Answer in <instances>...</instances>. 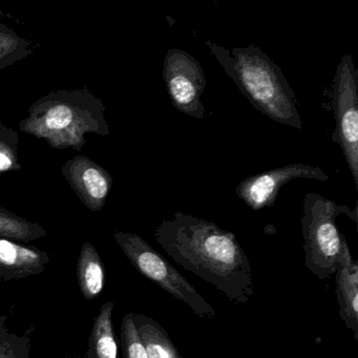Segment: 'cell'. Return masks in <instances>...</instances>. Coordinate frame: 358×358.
Wrapping results in <instances>:
<instances>
[{
  "instance_id": "6da1fadb",
  "label": "cell",
  "mask_w": 358,
  "mask_h": 358,
  "mask_svg": "<svg viewBox=\"0 0 358 358\" xmlns=\"http://www.w3.org/2000/svg\"><path fill=\"white\" fill-rule=\"evenodd\" d=\"M155 238L176 263L213 285L228 301L246 303L255 294L250 262L234 232L178 211L159 224Z\"/></svg>"
},
{
  "instance_id": "7a4b0ae2",
  "label": "cell",
  "mask_w": 358,
  "mask_h": 358,
  "mask_svg": "<svg viewBox=\"0 0 358 358\" xmlns=\"http://www.w3.org/2000/svg\"><path fill=\"white\" fill-rule=\"evenodd\" d=\"M18 129L55 150L76 152L83 150L89 134L106 137L110 133L103 102L87 89L45 94L30 106Z\"/></svg>"
},
{
  "instance_id": "3957f363",
  "label": "cell",
  "mask_w": 358,
  "mask_h": 358,
  "mask_svg": "<svg viewBox=\"0 0 358 358\" xmlns=\"http://www.w3.org/2000/svg\"><path fill=\"white\" fill-rule=\"evenodd\" d=\"M206 47L257 112L280 124L301 129L294 91L267 54L255 45L227 49L207 41Z\"/></svg>"
},
{
  "instance_id": "277c9868",
  "label": "cell",
  "mask_w": 358,
  "mask_h": 358,
  "mask_svg": "<svg viewBox=\"0 0 358 358\" xmlns=\"http://www.w3.org/2000/svg\"><path fill=\"white\" fill-rule=\"evenodd\" d=\"M341 215L357 223V207L352 210L347 205H338L314 192L303 199L301 224L305 266L320 280L330 278L343 261L347 240L336 225Z\"/></svg>"
},
{
  "instance_id": "5b68a950",
  "label": "cell",
  "mask_w": 358,
  "mask_h": 358,
  "mask_svg": "<svg viewBox=\"0 0 358 358\" xmlns=\"http://www.w3.org/2000/svg\"><path fill=\"white\" fill-rule=\"evenodd\" d=\"M115 241L131 265L148 280L175 299L183 301L199 317L215 320L217 312L199 291L141 236L117 231Z\"/></svg>"
},
{
  "instance_id": "8992f818",
  "label": "cell",
  "mask_w": 358,
  "mask_h": 358,
  "mask_svg": "<svg viewBox=\"0 0 358 358\" xmlns=\"http://www.w3.org/2000/svg\"><path fill=\"white\" fill-rule=\"evenodd\" d=\"M332 140L338 144L358 187V71L351 54L341 57L334 77Z\"/></svg>"
},
{
  "instance_id": "52a82bcc",
  "label": "cell",
  "mask_w": 358,
  "mask_h": 358,
  "mask_svg": "<svg viewBox=\"0 0 358 358\" xmlns=\"http://www.w3.org/2000/svg\"><path fill=\"white\" fill-rule=\"evenodd\" d=\"M163 79L173 106L182 114L206 118L202 97L206 77L200 62L187 52L171 49L163 62Z\"/></svg>"
},
{
  "instance_id": "ba28073f",
  "label": "cell",
  "mask_w": 358,
  "mask_h": 358,
  "mask_svg": "<svg viewBox=\"0 0 358 358\" xmlns=\"http://www.w3.org/2000/svg\"><path fill=\"white\" fill-rule=\"evenodd\" d=\"M296 179L324 182L329 179V176L320 167L295 163L250 176L238 184L236 192L247 206L255 211L262 210L273 206L280 188Z\"/></svg>"
},
{
  "instance_id": "9c48e42d",
  "label": "cell",
  "mask_w": 358,
  "mask_h": 358,
  "mask_svg": "<svg viewBox=\"0 0 358 358\" xmlns=\"http://www.w3.org/2000/svg\"><path fill=\"white\" fill-rule=\"evenodd\" d=\"M62 173L79 200L93 213L106 206L113 187V177L103 166L78 155L64 163Z\"/></svg>"
},
{
  "instance_id": "30bf717a",
  "label": "cell",
  "mask_w": 358,
  "mask_h": 358,
  "mask_svg": "<svg viewBox=\"0 0 358 358\" xmlns=\"http://www.w3.org/2000/svg\"><path fill=\"white\" fill-rule=\"evenodd\" d=\"M50 262L51 257L45 251L36 247L18 244L7 238H0L1 280H22L43 273Z\"/></svg>"
},
{
  "instance_id": "8fae6325",
  "label": "cell",
  "mask_w": 358,
  "mask_h": 358,
  "mask_svg": "<svg viewBox=\"0 0 358 358\" xmlns=\"http://www.w3.org/2000/svg\"><path fill=\"white\" fill-rule=\"evenodd\" d=\"M335 282L339 316L358 341V264L352 257L348 243L343 261L335 272Z\"/></svg>"
},
{
  "instance_id": "7c38bea8",
  "label": "cell",
  "mask_w": 358,
  "mask_h": 358,
  "mask_svg": "<svg viewBox=\"0 0 358 358\" xmlns=\"http://www.w3.org/2000/svg\"><path fill=\"white\" fill-rule=\"evenodd\" d=\"M134 318L148 358H184L157 320L144 314H134Z\"/></svg>"
},
{
  "instance_id": "4fadbf2b",
  "label": "cell",
  "mask_w": 358,
  "mask_h": 358,
  "mask_svg": "<svg viewBox=\"0 0 358 358\" xmlns=\"http://www.w3.org/2000/svg\"><path fill=\"white\" fill-rule=\"evenodd\" d=\"M77 278L83 297L94 299L104 288L103 263L99 253L91 243H85L81 247L77 262Z\"/></svg>"
},
{
  "instance_id": "5bb4252c",
  "label": "cell",
  "mask_w": 358,
  "mask_h": 358,
  "mask_svg": "<svg viewBox=\"0 0 358 358\" xmlns=\"http://www.w3.org/2000/svg\"><path fill=\"white\" fill-rule=\"evenodd\" d=\"M114 307L113 301L104 303L94 320L90 336L92 358H118V345L113 326Z\"/></svg>"
},
{
  "instance_id": "9a60e30c",
  "label": "cell",
  "mask_w": 358,
  "mask_h": 358,
  "mask_svg": "<svg viewBox=\"0 0 358 358\" xmlns=\"http://www.w3.org/2000/svg\"><path fill=\"white\" fill-rule=\"evenodd\" d=\"M45 236L43 226L0 207V238L32 242Z\"/></svg>"
},
{
  "instance_id": "2e32d148",
  "label": "cell",
  "mask_w": 358,
  "mask_h": 358,
  "mask_svg": "<svg viewBox=\"0 0 358 358\" xmlns=\"http://www.w3.org/2000/svg\"><path fill=\"white\" fill-rule=\"evenodd\" d=\"M33 53L32 41H27L13 29L0 22V71L26 59Z\"/></svg>"
},
{
  "instance_id": "e0dca14e",
  "label": "cell",
  "mask_w": 358,
  "mask_h": 358,
  "mask_svg": "<svg viewBox=\"0 0 358 358\" xmlns=\"http://www.w3.org/2000/svg\"><path fill=\"white\" fill-rule=\"evenodd\" d=\"M18 152L20 136L17 131L0 122V175L22 169Z\"/></svg>"
},
{
  "instance_id": "ac0fdd59",
  "label": "cell",
  "mask_w": 358,
  "mask_h": 358,
  "mask_svg": "<svg viewBox=\"0 0 358 358\" xmlns=\"http://www.w3.org/2000/svg\"><path fill=\"white\" fill-rule=\"evenodd\" d=\"M6 320V316H0V358H29L30 338L14 334Z\"/></svg>"
},
{
  "instance_id": "d6986e66",
  "label": "cell",
  "mask_w": 358,
  "mask_h": 358,
  "mask_svg": "<svg viewBox=\"0 0 358 358\" xmlns=\"http://www.w3.org/2000/svg\"><path fill=\"white\" fill-rule=\"evenodd\" d=\"M123 358H148L145 347L138 334L134 313L123 316L120 333Z\"/></svg>"
}]
</instances>
